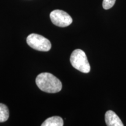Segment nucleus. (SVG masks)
<instances>
[{"label": "nucleus", "instance_id": "nucleus-1", "mask_svg": "<svg viewBox=\"0 0 126 126\" xmlns=\"http://www.w3.org/2000/svg\"><path fill=\"white\" fill-rule=\"evenodd\" d=\"M36 83L40 90L47 93L59 92L62 89L61 81L48 72H43L37 75Z\"/></svg>", "mask_w": 126, "mask_h": 126}, {"label": "nucleus", "instance_id": "nucleus-8", "mask_svg": "<svg viewBox=\"0 0 126 126\" xmlns=\"http://www.w3.org/2000/svg\"><path fill=\"white\" fill-rule=\"evenodd\" d=\"M116 2V0H103V8L105 9H109L112 8Z\"/></svg>", "mask_w": 126, "mask_h": 126}, {"label": "nucleus", "instance_id": "nucleus-2", "mask_svg": "<svg viewBox=\"0 0 126 126\" xmlns=\"http://www.w3.org/2000/svg\"><path fill=\"white\" fill-rule=\"evenodd\" d=\"M70 62L72 67L83 73H88L91 66L85 52L81 49H76L72 53Z\"/></svg>", "mask_w": 126, "mask_h": 126}, {"label": "nucleus", "instance_id": "nucleus-4", "mask_svg": "<svg viewBox=\"0 0 126 126\" xmlns=\"http://www.w3.org/2000/svg\"><path fill=\"white\" fill-rule=\"evenodd\" d=\"M50 17L52 23L59 27H67L72 22V19L68 14L59 9L53 11Z\"/></svg>", "mask_w": 126, "mask_h": 126}, {"label": "nucleus", "instance_id": "nucleus-5", "mask_svg": "<svg viewBox=\"0 0 126 126\" xmlns=\"http://www.w3.org/2000/svg\"><path fill=\"white\" fill-rule=\"evenodd\" d=\"M105 122L108 126H124L119 116L111 110H109L105 114Z\"/></svg>", "mask_w": 126, "mask_h": 126}, {"label": "nucleus", "instance_id": "nucleus-7", "mask_svg": "<svg viewBox=\"0 0 126 126\" xmlns=\"http://www.w3.org/2000/svg\"><path fill=\"white\" fill-rule=\"evenodd\" d=\"M9 118V110L6 105L0 103V123L5 122Z\"/></svg>", "mask_w": 126, "mask_h": 126}, {"label": "nucleus", "instance_id": "nucleus-3", "mask_svg": "<svg viewBox=\"0 0 126 126\" xmlns=\"http://www.w3.org/2000/svg\"><path fill=\"white\" fill-rule=\"evenodd\" d=\"M26 42L30 47L38 51H48L51 47L49 40L40 34H29L26 39Z\"/></svg>", "mask_w": 126, "mask_h": 126}, {"label": "nucleus", "instance_id": "nucleus-6", "mask_svg": "<svg viewBox=\"0 0 126 126\" xmlns=\"http://www.w3.org/2000/svg\"><path fill=\"white\" fill-rule=\"evenodd\" d=\"M63 119L59 116H53L46 120L42 124V126H63Z\"/></svg>", "mask_w": 126, "mask_h": 126}]
</instances>
